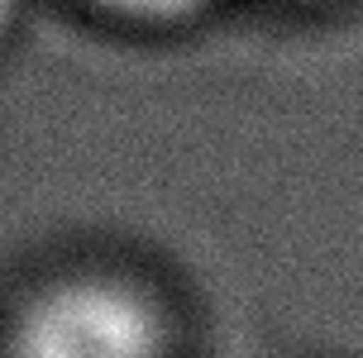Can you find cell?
Wrapping results in <instances>:
<instances>
[{"instance_id": "obj_1", "label": "cell", "mask_w": 363, "mask_h": 358, "mask_svg": "<svg viewBox=\"0 0 363 358\" xmlns=\"http://www.w3.org/2000/svg\"><path fill=\"white\" fill-rule=\"evenodd\" d=\"M186 311L163 272L129 253H67L0 301V358H182Z\"/></svg>"}, {"instance_id": "obj_2", "label": "cell", "mask_w": 363, "mask_h": 358, "mask_svg": "<svg viewBox=\"0 0 363 358\" xmlns=\"http://www.w3.org/2000/svg\"><path fill=\"white\" fill-rule=\"evenodd\" d=\"M77 5L125 34H177L206 19L220 0H77Z\"/></svg>"}, {"instance_id": "obj_3", "label": "cell", "mask_w": 363, "mask_h": 358, "mask_svg": "<svg viewBox=\"0 0 363 358\" xmlns=\"http://www.w3.org/2000/svg\"><path fill=\"white\" fill-rule=\"evenodd\" d=\"M19 24H24V0H0V57L10 53Z\"/></svg>"}, {"instance_id": "obj_4", "label": "cell", "mask_w": 363, "mask_h": 358, "mask_svg": "<svg viewBox=\"0 0 363 358\" xmlns=\"http://www.w3.org/2000/svg\"><path fill=\"white\" fill-rule=\"evenodd\" d=\"M291 358H340V354H291Z\"/></svg>"}]
</instances>
